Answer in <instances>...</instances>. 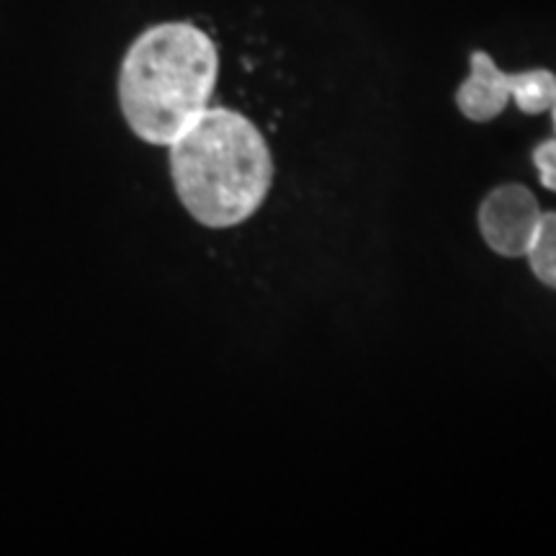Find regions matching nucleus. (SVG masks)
<instances>
[{
    "instance_id": "obj_5",
    "label": "nucleus",
    "mask_w": 556,
    "mask_h": 556,
    "mask_svg": "<svg viewBox=\"0 0 556 556\" xmlns=\"http://www.w3.org/2000/svg\"><path fill=\"white\" fill-rule=\"evenodd\" d=\"M528 266L533 276L548 289L556 291V212L541 214V225L536 229L531 248L526 253Z\"/></svg>"
},
{
    "instance_id": "obj_1",
    "label": "nucleus",
    "mask_w": 556,
    "mask_h": 556,
    "mask_svg": "<svg viewBox=\"0 0 556 556\" xmlns=\"http://www.w3.org/2000/svg\"><path fill=\"white\" fill-rule=\"evenodd\" d=\"M178 201L199 225L229 229L258 214L274 189V152L245 114L208 106L168 144Z\"/></svg>"
},
{
    "instance_id": "obj_6",
    "label": "nucleus",
    "mask_w": 556,
    "mask_h": 556,
    "mask_svg": "<svg viewBox=\"0 0 556 556\" xmlns=\"http://www.w3.org/2000/svg\"><path fill=\"white\" fill-rule=\"evenodd\" d=\"M533 165H536L541 184L548 191H556V137L546 139L533 150Z\"/></svg>"
},
{
    "instance_id": "obj_2",
    "label": "nucleus",
    "mask_w": 556,
    "mask_h": 556,
    "mask_svg": "<svg viewBox=\"0 0 556 556\" xmlns=\"http://www.w3.org/2000/svg\"><path fill=\"white\" fill-rule=\"evenodd\" d=\"M219 78L212 37L189 21H165L131 41L119 67V109L142 142L168 148L204 111Z\"/></svg>"
},
{
    "instance_id": "obj_3",
    "label": "nucleus",
    "mask_w": 556,
    "mask_h": 556,
    "mask_svg": "<svg viewBox=\"0 0 556 556\" xmlns=\"http://www.w3.org/2000/svg\"><path fill=\"white\" fill-rule=\"evenodd\" d=\"M556 99V75L546 67L505 73L484 50L469 54V75L456 90V106L469 122L484 124L497 119L516 101L528 116L546 114Z\"/></svg>"
},
{
    "instance_id": "obj_4",
    "label": "nucleus",
    "mask_w": 556,
    "mask_h": 556,
    "mask_svg": "<svg viewBox=\"0 0 556 556\" xmlns=\"http://www.w3.org/2000/svg\"><path fill=\"white\" fill-rule=\"evenodd\" d=\"M541 206L526 186L505 184L482 199L477 225L482 240L500 258H526L541 225Z\"/></svg>"
},
{
    "instance_id": "obj_7",
    "label": "nucleus",
    "mask_w": 556,
    "mask_h": 556,
    "mask_svg": "<svg viewBox=\"0 0 556 556\" xmlns=\"http://www.w3.org/2000/svg\"><path fill=\"white\" fill-rule=\"evenodd\" d=\"M548 111H552V119H554V129H556V99H554V103H552V109H548Z\"/></svg>"
}]
</instances>
